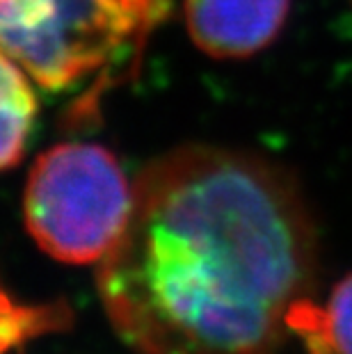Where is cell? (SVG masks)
Masks as SVG:
<instances>
[{"instance_id": "cell-4", "label": "cell", "mask_w": 352, "mask_h": 354, "mask_svg": "<svg viewBox=\"0 0 352 354\" xmlns=\"http://www.w3.org/2000/svg\"><path fill=\"white\" fill-rule=\"evenodd\" d=\"M293 0H183L188 37L213 59H247L279 39Z\"/></svg>"}, {"instance_id": "cell-6", "label": "cell", "mask_w": 352, "mask_h": 354, "mask_svg": "<svg viewBox=\"0 0 352 354\" xmlns=\"http://www.w3.org/2000/svg\"><path fill=\"white\" fill-rule=\"evenodd\" d=\"M290 331L306 338L313 354H352V272L334 286L325 308L316 302L299 308Z\"/></svg>"}, {"instance_id": "cell-2", "label": "cell", "mask_w": 352, "mask_h": 354, "mask_svg": "<svg viewBox=\"0 0 352 354\" xmlns=\"http://www.w3.org/2000/svg\"><path fill=\"white\" fill-rule=\"evenodd\" d=\"M169 10V0H44L41 28L21 66L48 92L87 82L64 126L92 128L101 101L138 73L149 37Z\"/></svg>"}, {"instance_id": "cell-3", "label": "cell", "mask_w": 352, "mask_h": 354, "mask_svg": "<svg viewBox=\"0 0 352 354\" xmlns=\"http://www.w3.org/2000/svg\"><path fill=\"white\" fill-rule=\"evenodd\" d=\"M133 208V183L108 147L66 140L33 162L24 222L39 250L64 266H99Z\"/></svg>"}, {"instance_id": "cell-5", "label": "cell", "mask_w": 352, "mask_h": 354, "mask_svg": "<svg viewBox=\"0 0 352 354\" xmlns=\"http://www.w3.org/2000/svg\"><path fill=\"white\" fill-rule=\"evenodd\" d=\"M39 101L24 66L0 50V174L24 160L33 138Z\"/></svg>"}, {"instance_id": "cell-1", "label": "cell", "mask_w": 352, "mask_h": 354, "mask_svg": "<svg viewBox=\"0 0 352 354\" xmlns=\"http://www.w3.org/2000/svg\"><path fill=\"white\" fill-rule=\"evenodd\" d=\"M318 270L316 222L284 165L183 145L133 180L96 290L136 354H277Z\"/></svg>"}]
</instances>
